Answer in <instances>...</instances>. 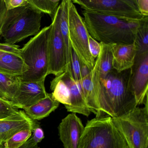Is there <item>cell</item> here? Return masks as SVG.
Masks as SVG:
<instances>
[{"mask_svg": "<svg viewBox=\"0 0 148 148\" xmlns=\"http://www.w3.org/2000/svg\"><path fill=\"white\" fill-rule=\"evenodd\" d=\"M131 69L118 72L114 69L106 74L92 69L91 80L103 116L117 118L137 107L131 86Z\"/></svg>", "mask_w": 148, "mask_h": 148, "instance_id": "1", "label": "cell"}, {"mask_svg": "<svg viewBox=\"0 0 148 148\" xmlns=\"http://www.w3.org/2000/svg\"><path fill=\"white\" fill-rule=\"evenodd\" d=\"M136 49L134 43L114 44L112 68L118 72L131 69L134 64Z\"/></svg>", "mask_w": 148, "mask_h": 148, "instance_id": "15", "label": "cell"}, {"mask_svg": "<svg viewBox=\"0 0 148 148\" xmlns=\"http://www.w3.org/2000/svg\"><path fill=\"white\" fill-rule=\"evenodd\" d=\"M32 137L34 141L36 143L38 144L45 138V135H44L43 130L39 126H37L36 125H35L33 130Z\"/></svg>", "mask_w": 148, "mask_h": 148, "instance_id": "29", "label": "cell"}, {"mask_svg": "<svg viewBox=\"0 0 148 148\" xmlns=\"http://www.w3.org/2000/svg\"><path fill=\"white\" fill-rule=\"evenodd\" d=\"M35 125L34 122L14 134L4 143L3 148H19L22 146L32 136Z\"/></svg>", "mask_w": 148, "mask_h": 148, "instance_id": "21", "label": "cell"}, {"mask_svg": "<svg viewBox=\"0 0 148 148\" xmlns=\"http://www.w3.org/2000/svg\"><path fill=\"white\" fill-rule=\"evenodd\" d=\"M77 148H128L110 116L88 120Z\"/></svg>", "mask_w": 148, "mask_h": 148, "instance_id": "5", "label": "cell"}, {"mask_svg": "<svg viewBox=\"0 0 148 148\" xmlns=\"http://www.w3.org/2000/svg\"><path fill=\"white\" fill-rule=\"evenodd\" d=\"M23 110L0 119V146L13 135L34 123Z\"/></svg>", "mask_w": 148, "mask_h": 148, "instance_id": "14", "label": "cell"}, {"mask_svg": "<svg viewBox=\"0 0 148 148\" xmlns=\"http://www.w3.org/2000/svg\"><path fill=\"white\" fill-rule=\"evenodd\" d=\"M69 38L72 48L79 60L91 71L95 65L89 46L90 36L84 18L79 15L71 0H67Z\"/></svg>", "mask_w": 148, "mask_h": 148, "instance_id": "7", "label": "cell"}, {"mask_svg": "<svg viewBox=\"0 0 148 148\" xmlns=\"http://www.w3.org/2000/svg\"><path fill=\"white\" fill-rule=\"evenodd\" d=\"M51 26L45 27L21 49V56L28 71L18 77L21 82L45 80L48 75V42Z\"/></svg>", "mask_w": 148, "mask_h": 148, "instance_id": "4", "label": "cell"}, {"mask_svg": "<svg viewBox=\"0 0 148 148\" xmlns=\"http://www.w3.org/2000/svg\"><path fill=\"white\" fill-rule=\"evenodd\" d=\"M67 72L75 82L81 84L82 77L80 61L72 48L71 51L69 70Z\"/></svg>", "mask_w": 148, "mask_h": 148, "instance_id": "24", "label": "cell"}, {"mask_svg": "<svg viewBox=\"0 0 148 148\" xmlns=\"http://www.w3.org/2000/svg\"><path fill=\"white\" fill-rule=\"evenodd\" d=\"M137 5L140 13L148 17V0H136Z\"/></svg>", "mask_w": 148, "mask_h": 148, "instance_id": "30", "label": "cell"}, {"mask_svg": "<svg viewBox=\"0 0 148 148\" xmlns=\"http://www.w3.org/2000/svg\"><path fill=\"white\" fill-rule=\"evenodd\" d=\"M7 12L4 0H0V24Z\"/></svg>", "mask_w": 148, "mask_h": 148, "instance_id": "32", "label": "cell"}, {"mask_svg": "<svg viewBox=\"0 0 148 148\" xmlns=\"http://www.w3.org/2000/svg\"><path fill=\"white\" fill-rule=\"evenodd\" d=\"M58 76L67 85L70 90L71 105L66 108L67 111L89 116L90 112L86 103L81 84L75 82L67 72H64Z\"/></svg>", "mask_w": 148, "mask_h": 148, "instance_id": "13", "label": "cell"}, {"mask_svg": "<svg viewBox=\"0 0 148 148\" xmlns=\"http://www.w3.org/2000/svg\"><path fill=\"white\" fill-rule=\"evenodd\" d=\"M61 1L60 0H27L28 3L37 10L42 13L48 14L52 21L54 19Z\"/></svg>", "mask_w": 148, "mask_h": 148, "instance_id": "23", "label": "cell"}, {"mask_svg": "<svg viewBox=\"0 0 148 148\" xmlns=\"http://www.w3.org/2000/svg\"><path fill=\"white\" fill-rule=\"evenodd\" d=\"M51 93H48L45 98L34 105L24 109L27 116L32 120H40L49 116L59 106Z\"/></svg>", "mask_w": 148, "mask_h": 148, "instance_id": "16", "label": "cell"}, {"mask_svg": "<svg viewBox=\"0 0 148 148\" xmlns=\"http://www.w3.org/2000/svg\"><path fill=\"white\" fill-rule=\"evenodd\" d=\"M4 53V52H3L1 51H0V57L1 56V55H2Z\"/></svg>", "mask_w": 148, "mask_h": 148, "instance_id": "33", "label": "cell"}, {"mask_svg": "<svg viewBox=\"0 0 148 148\" xmlns=\"http://www.w3.org/2000/svg\"><path fill=\"white\" fill-rule=\"evenodd\" d=\"M7 11L12 10L28 4L27 0H4Z\"/></svg>", "mask_w": 148, "mask_h": 148, "instance_id": "28", "label": "cell"}, {"mask_svg": "<svg viewBox=\"0 0 148 148\" xmlns=\"http://www.w3.org/2000/svg\"><path fill=\"white\" fill-rule=\"evenodd\" d=\"M130 84L137 106L148 100V52L136 53L132 67Z\"/></svg>", "mask_w": 148, "mask_h": 148, "instance_id": "10", "label": "cell"}, {"mask_svg": "<svg viewBox=\"0 0 148 148\" xmlns=\"http://www.w3.org/2000/svg\"><path fill=\"white\" fill-rule=\"evenodd\" d=\"M84 11L109 15L126 20L140 21L144 17L139 12L136 0H72Z\"/></svg>", "mask_w": 148, "mask_h": 148, "instance_id": "8", "label": "cell"}, {"mask_svg": "<svg viewBox=\"0 0 148 148\" xmlns=\"http://www.w3.org/2000/svg\"><path fill=\"white\" fill-rule=\"evenodd\" d=\"M45 80L21 82L18 91L11 102L16 109L24 110L45 98L47 95Z\"/></svg>", "mask_w": 148, "mask_h": 148, "instance_id": "11", "label": "cell"}, {"mask_svg": "<svg viewBox=\"0 0 148 148\" xmlns=\"http://www.w3.org/2000/svg\"><path fill=\"white\" fill-rule=\"evenodd\" d=\"M83 18L90 35L106 44H131L142 21L122 19L112 16L84 11Z\"/></svg>", "mask_w": 148, "mask_h": 148, "instance_id": "2", "label": "cell"}, {"mask_svg": "<svg viewBox=\"0 0 148 148\" xmlns=\"http://www.w3.org/2000/svg\"><path fill=\"white\" fill-rule=\"evenodd\" d=\"M28 71L21 55L4 53L0 57V72L19 77Z\"/></svg>", "mask_w": 148, "mask_h": 148, "instance_id": "17", "label": "cell"}, {"mask_svg": "<svg viewBox=\"0 0 148 148\" xmlns=\"http://www.w3.org/2000/svg\"><path fill=\"white\" fill-rule=\"evenodd\" d=\"M43 13L31 4L7 11L0 24V39L15 45L40 31Z\"/></svg>", "mask_w": 148, "mask_h": 148, "instance_id": "3", "label": "cell"}, {"mask_svg": "<svg viewBox=\"0 0 148 148\" xmlns=\"http://www.w3.org/2000/svg\"><path fill=\"white\" fill-rule=\"evenodd\" d=\"M144 104L143 108L137 106L124 116L112 118L128 148L148 147V100Z\"/></svg>", "mask_w": 148, "mask_h": 148, "instance_id": "6", "label": "cell"}, {"mask_svg": "<svg viewBox=\"0 0 148 148\" xmlns=\"http://www.w3.org/2000/svg\"><path fill=\"white\" fill-rule=\"evenodd\" d=\"M60 6L52 21L48 42V75L56 76L66 70L65 47L60 29Z\"/></svg>", "mask_w": 148, "mask_h": 148, "instance_id": "9", "label": "cell"}, {"mask_svg": "<svg viewBox=\"0 0 148 148\" xmlns=\"http://www.w3.org/2000/svg\"></svg>", "mask_w": 148, "mask_h": 148, "instance_id": "34", "label": "cell"}, {"mask_svg": "<svg viewBox=\"0 0 148 148\" xmlns=\"http://www.w3.org/2000/svg\"><path fill=\"white\" fill-rule=\"evenodd\" d=\"M58 129L64 148H77L84 126L76 113H70L62 119Z\"/></svg>", "mask_w": 148, "mask_h": 148, "instance_id": "12", "label": "cell"}, {"mask_svg": "<svg viewBox=\"0 0 148 148\" xmlns=\"http://www.w3.org/2000/svg\"><path fill=\"white\" fill-rule=\"evenodd\" d=\"M89 46L90 52L92 57L97 59L101 49L100 43L93 38L90 35L89 37Z\"/></svg>", "mask_w": 148, "mask_h": 148, "instance_id": "26", "label": "cell"}, {"mask_svg": "<svg viewBox=\"0 0 148 148\" xmlns=\"http://www.w3.org/2000/svg\"><path fill=\"white\" fill-rule=\"evenodd\" d=\"M21 82L18 76L0 72V98L12 102L18 90Z\"/></svg>", "mask_w": 148, "mask_h": 148, "instance_id": "18", "label": "cell"}, {"mask_svg": "<svg viewBox=\"0 0 148 148\" xmlns=\"http://www.w3.org/2000/svg\"><path fill=\"white\" fill-rule=\"evenodd\" d=\"M51 90L53 97L59 103L65 106V108L71 105V94L70 90L67 85L60 77L55 76V77L51 82Z\"/></svg>", "mask_w": 148, "mask_h": 148, "instance_id": "20", "label": "cell"}, {"mask_svg": "<svg viewBox=\"0 0 148 148\" xmlns=\"http://www.w3.org/2000/svg\"><path fill=\"white\" fill-rule=\"evenodd\" d=\"M18 111L11 102L0 98V119L13 116Z\"/></svg>", "mask_w": 148, "mask_h": 148, "instance_id": "25", "label": "cell"}, {"mask_svg": "<svg viewBox=\"0 0 148 148\" xmlns=\"http://www.w3.org/2000/svg\"><path fill=\"white\" fill-rule=\"evenodd\" d=\"M60 29L65 47L66 61V71L68 72L70 66L72 47L69 38V27L67 18V0L62 1L60 4Z\"/></svg>", "mask_w": 148, "mask_h": 148, "instance_id": "19", "label": "cell"}, {"mask_svg": "<svg viewBox=\"0 0 148 148\" xmlns=\"http://www.w3.org/2000/svg\"><path fill=\"white\" fill-rule=\"evenodd\" d=\"M0 51L7 53L21 55L20 47L15 45L0 43Z\"/></svg>", "mask_w": 148, "mask_h": 148, "instance_id": "27", "label": "cell"}, {"mask_svg": "<svg viewBox=\"0 0 148 148\" xmlns=\"http://www.w3.org/2000/svg\"><path fill=\"white\" fill-rule=\"evenodd\" d=\"M19 148H39V147L38 146V144L34 141L31 136L30 138Z\"/></svg>", "mask_w": 148, "mask_h": 148, "instance_id": "31", "label": "cell"}, {"mask_svg": "<svg viewBox=\"0 0 148 148\" xmlns=\"http://www.w3.org/2000/svg\"><path fill=\"white\" fill-rule=\"evenodd\" d=\"M134 44L136 53L148 52V17H145L141 22L135 36Z\"/></svg>", "mask_w": 148, "mask_h": 148, "instance_id": "22", "label": "cell"}]
</instances>
